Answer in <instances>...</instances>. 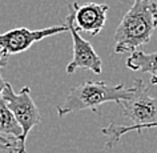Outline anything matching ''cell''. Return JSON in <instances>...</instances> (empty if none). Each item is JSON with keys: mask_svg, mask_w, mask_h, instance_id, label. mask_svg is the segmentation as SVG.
<instances>
[{"mask_svg": "<svg viewBox=\"0 0 157 153\" xmlns=\"http://www.w3.org/2000/svg\"><path fill=\"white\" fill-rule=\"evenodd\" d=\"M149 88L141 79H136L131 97L121 100L117 105L121 108L123 116L131 121L129 125H119L111 123L107 128L101 129L104 136L109 137L105 143L107 148H113L115 144L131 131L141 132L143 129L157 128V97L149 95Z\"/></svg>", "mask_w": 157, "mask_h": 153, "instance_id": "cell-1", "label": "cell"}, {"mask_svg": "<svg viewBox=\"0 0 157 153\" xmlns=\"http://www.w3.org/2000/svg\"><path fill=\"white\" fill-rule=\"evenodd\" d=\"M157 27V3L153 0H133L115 32V52L132 53L151 41Z\"/></svg>", "mask_w": 157, "mask_h": 153, "instance_id": "cell-2", "label": "cell"}, {"mask_svg": "<svg viewBox=\"0 0 157 153\" xmlns=\"http://www.w3.org/2000/svg\"><path fill=\"white\" fill-rule=\"evenodd\" d=\"M132 93L133 87L125 88L123 83L119 85H108L105 81L85 80L84 83L71 89L65 101L59 105L56 111L60 117L72 112L87 109L99 113L103 104L109 101H115L117 104L119 101L131 97Z\"/></svg>", "mask_w": 157, "mask_h": 153, "instance_id": "cell-3", "label": "cell"}, {"mask_svg": "<svg viewBox=\"0 0 157 153\" xmlns=\"http://www.w3.org/2000/svg\"><path fill=\"white\" fill-rule=\"evenodd\" d=\"M2 100L6 103L7 108L12 112L17 124L21 128V147L25 149V140L28 133L40 123V112L31 97L29 87H23L21 91L16 93L10 83H6V87L2 93Z\"/></svg>", "mask_w": 157, "mask_h": 153, "instance_id": "cell-4", "label": "cell"}, {"mask_svg": "<svg viewBox=\"0 0 157 153\" xmlns=\"http://www.w3.org/2000/svg\"><path fill=\"white\" fill-rule=\"evenodd\" d=\"M65 25L72 36V49L73 56L72 60L67 65V73H75L80 69H89L95 75H100L103 72V64H101L100 56L95 52L92 44L81 36L80 32L76 29L73 24V12L69 7V13L65 19Z\"/></svg>", "mask_w": 157, "mask_h": 153, "instance_id": "cell-5", "label": "cell"}, {"mask_svg": "<svg viewBox=\"0 0 157 153\" xmlns=\"http://www.w3.org/2000/svg\"><path fill=\"white\" fill-rule=\"evenodd\" d=\"M67 31V25H53L43 29H28L25 27L13 28L4 33H0V49L7 56L21 53L29 49L35 43L53 35L64 33Z\"/></svg>", "mask_w": 157, "mask_h": 153, "instance_id": "cell-6", "label": "cell"}, {"mask_svg": "<svg viewBox=\"0 0 157 153\" xmlns=\"http://www.w3.org/2000/svg\"><path fill=\"white\" fill-rule=\"evenodd\" d=\"M73 12V24L78 32L89 33L91 36H96L104 28L107 21V13L109 6L103 3H73L69 6Z\"/></svg>", "mask_w": 157, "mask_h": 153, "instance_id": "cell-7", "label": "cell"}, {"mask_svg": "<svg viewBox=\"0 0 157 153\" xmlns=\"http://www.w3.org/2000/svg\"><path fill=\"white\" fill-rule=\"evenodd\" d=\"M21 128L12 112L7 108L4 101L0 100V136L16 144V153H25V149L21 147Z\"/></svg>", "mask_w": 157, "mask_h": 153, "instance_id": "cell-8", "label": "cell"}, {"mask_svg": "<svg viewBox=\"0 0 157 153\" xmlns=\"http://www.w3.org/2000/svg\"><path fill=\"white\" fill-rule=\"evenodd\" d=\"M128 69L140 71L151 75V85H157V52L145 53L141 49H136L131 53L125 63Z\"/></svg>", "mask_w": 157, "mask_h": 153, "instance_id": "cell-9", "label": "cell"}, {"mask_svg": "<svg viewBox=\"0 0 157 153\" xmlns=\"http://www.w3.org/2000/svg\"><path fill=\"white\" fill-rule=\"evenodd\" d=\"M4 149H13L15 153H16L17 147L15 143H12V141H10V140H7L4 137L0 136V151H4Z\"/></svg>", "mask_w": 157, "mask_h": 153, "instance_id": "cell-10", "label": "cell"}, {"mask_svg": "<svg viewBox=\"0 0 157 153\" xmlns=\"http://www.w3.org/2000/svg\"><path fill=\"white\" fill-rule=\"evenodd\" d=\"M7 59H8V56L3 53L2 49H0V68H3V67L7 65Z\"/></svg>", "mask_w": 157, "mask_h": 153, "instance_id": "cell-11", "label": "cell"}, {"mask_svg": "<svg viewBox=\"0 0 157 153\" xmlns=\"http://www.w3.org/2000/svg\"><path fill=\"white\" fill-rule=\"evenodd\" d=\"M6 83L7 81L3 79L2 73H0V100H2V93H3V89H4V87H6Z\"/></svg>", "mask_w": 157, "mask_h": 153, "instance_id": "cell-12", "label": "cell"}, {"mask_svg": "<svg viewBox=\"0 0 157 153\" xmlns=\"http://www.w3.org/2000/svg\"><path fill=\"white\" fill-rule=\"evenodd\" d=\"M0 153H15L13 149H4V151H0Z\"/></svg>", "mask_w": 157, "mask_h": 153, "instance_id": "cell-13", "label": "cell"}]
</instances>
